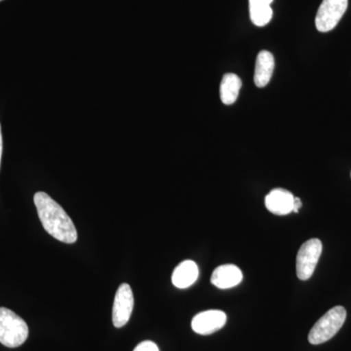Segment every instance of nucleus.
<instances>
[{
    "instance_id": "obj_1",
    "label": "nucleus",
    "mask_w": 351,
    "mask_h": 351,
    "mask_svg": "<svg viewBox=\"0 0 351 351\" xmlns=\"http://www.w3.org/2000/svg\"><path fill=\"white\" fill-rule=\"evenodd\" d=\"M34 201L44 230L59 241L75 243L77 240V230L61 205L43 191L34 195Z\"/></svg>"
},
{
    "instance_id": "obj_2",
    "label": "nucleus",
    "mask_w": 351,
    "mask_h": 351,
    "mask_svg": "<svg viewBox=\"0 0 351 351\" xmlns=\"http://www.w3.org/2000/svg\"><path fill=\"white\" fill-rule=\"evenodd\" d=\"M29 337V327L19 315L6 307H0V343L7 348L22 346Z\"/></svg>"
},
{
    "instance_id": "obj_3",
    "label": "nucleus",
    "mask_w": 351,
    "mask_h": 351,
    "mask_svg": "<svg viewBox=\"0 0 351 351\" xmlns=\"http://www.w3.org/2000/svg\"><path fill=\"white\" fill-rule=\"evenodd\" d=\"M346 311L345 307L338 306L332 307L320 318L311 330L308 335V341L311 345L317 346L326 343L345 324Z\"/></svg>"
},
{
    "instance_id": "obj_4",
    "label": "nucleus",
    "mask_w": 351,
    "mask_h": 351,
    "mask_svg": "<svg viewBox=\"0 0 351 351\" xmlns=\"http://www.w3.org/2000/svg\"><path fill=\"white\" fill-rule=\"evenodd\" d=\"M322 242L317 239L307 240L302 245L295 261V270L299 279L306 281L313 276L322 254Z\"/></svg>"
},
{
    "instance_id": "obj_5",
    "label": "nucleus",
    "mask_w": 351,
    "mask_h": 351,
    "mask_svg": "<svg viewBox=\"0 0 351 351\" xmlns=\"http://www.w3.org/2000/svg\"><path fill=\"white\" fill-rule=\"evenodd\" d=\"M348 0H323L316 14V29L321 32L334 29L348 9Z\"/></svg>"
},
{
    "instance_id": "obj_6",
    "label": "nucleus",
    "mask_w": 351,
    "mask_h": 351,
    "mask_svg": "<svg viewBox=\"0 0 351 351\" xmlns=\"http://www.w3.org/2000/svg\"><path fill=\"white\" fill-rule=\"evenodd\" d=\"M133 307V291L129 284H121L115 294L114 302H113L112 322L114 327L125 326L130 319Z\"/></svg>"
},
{
    "instance_id": "obj_7",
    "label": "nucleus",
    "mask_w": 351,
    "mask_h": 351,
    "mask_svg": "<svg viewBox=\"0 0 351 351\" xmlns=\"http://www.w3.org/2000/svg\"><path fill=\"white\" fill-rule=\"evenodd\" d=\"M226 323V314L223 311L212 309L196 314L191 321V328L196 334L207 336L221 330Z\"/></svg>"
},
{
    "instance_id": "obj_8",
    "label": "nucleus",
    "mask_w": 351,
    "mask_h": 351,
    "mask_svg": "<svg viewBox=\"0 0 351 351\" xmlns=\"http://www.w3.org/2000/svg\"><path fill=\"white\" fill-rule=\"evenodd\" d=\"M295 196L283 189H274L265 196V207L270 213L277 216H285L292 213L294 209Z\"/></svg>"
},
{
    "instance_id": "obj_9",
    "label": "nucleus",
    "mask_w": 351,
    "mask_h": 351,
    "mask_svg": "<svg viewBox=\"0 0 351 351\" xmlns=\"http://www.w3.org/2000/svg\"><path fill=\"white\" fill-rule=\"evenodd\" d=\"M243 279V274L234 265H223L214 270L211 282L219 289H230L239 285Z\"/></svg>"
},
{
    "instance_id": "obj_10",
    "label": "nucleus",
    "mask_w": 351,
    "mask_h": 351,
    "mask_svg": "<svg viewBox=\"0 0 351 351\" xmlns=\"http://www.w3.org/2000/svg\"><path fill=\"white\" fill-rule=\"evenodd\" d=\"M274 57L269 51H261L256 60L255 75H254V82L256 86L263 88L269 84L274 73Z\"/></svg>"
},
{
    "instance_id": "obj_11",
    "label": "nucleus",
    "mask_w": 351,
    "mask_h": 351,
    "mask_svg": "<svg viewBox=\"0 0 351 351\" xmlns=\"http://www.w3.org/2000/svg\"><path fill=\"white\" fill-rule=\"evenodd\" d=\"M197 265L193 261H184L176 267L172 276V282L175 287L186 289L191 287L197 280Z\"/></svg>"
},
{
    "instance_id": "obj_12",
    "label": "nucleus",
    "mask_w": 351,
    "mask_h": 351,
    "mask_svg": "<svg viewBox=\"0 0 351 351\" xmlns=\"http://www.w3.org/2000/svg\"><path fill=\"white\" fill-rule=\"evenodd\" d=\"M242 82L239 75L234 73H226L223 75V80L219 87V95L223 104L226 106L232 105L239 98Z\"/></svg>"
},
{
    "instance_id": "obj_13",
    "label": "nucleus",
    "mask_w": 351,
    "mask_h": 351,
    "mask_svg": "<svg viewBox=\"0 0 351 351\" xmlns=\"http://www.w3.org/2000/svg\"><path fill=\"white\" fill-rule=\"evenodd\" d=\"M250 18L252 23L257 27H265L272 19L274 11L270 5H250Z\"/></svg>"
},
{
    "instance_id": "obj_14",
    "label": "nucleus",
    "mask_w": 351,
    "mask_h": 351,
    "mask_svg": "<svg viewBox=\"0 0 351 351\" xmlns=\"http://www.w3.org/2000/svg\"><path fill=\"white\" fill-rule=\"evenodd\" d=\"M134 351H159V348L154 341H145L138 343Z\"/></svg>"
},
{
    "instance_id": "obj_15",
    "label": "nucleus",
    "mask_w": 351,
    "mask_h": 351,
    "mask_svg": "<svg viewBox=\"0 0 351 351\" xmlns=\"http://www.w3.org/2000/svg\"><path fill=\"white\" fill-rule=\"evenodd\" d=\"M274 0H249V6L250 5H270Z\"/></svg>"
},
{
    "instance_id": "obj_16",
    "label": "nucleus",
    "mask_w": 351,
    "mask_h": 351,
    "mask_svg": "<svg viewBox=\"0 0 351 351\" xmlns=\"http://www.w3.org/2000/svg\"><path fill=\"white\" fill-rule=\"evenodd\" d=\"M302 205V200L300 199L299 197H295L294 209H293V212H295V213H298V212H299V210L301 209Z\"/></svg>"
},
{
    "instance_id": "obj_17",
    "label": "nucleus",
    "mask_w": 351,
    "mask_h": 351,
    "mask_svg": "<svg viewBox=\"0 0 351 351\" xmlns=\"http://www.w3.org/2000/svg\"><path fill=\"white\" fill-rule=\"evenodd\" d=\"M2 149H3V145H2L1 125H0V162H1Z\"/></svg>"
},
{
    "instance_id": "obj_18",
    "label": "nucleus",
    "mask_w": 351,
    "mask_h": 351,
    "mask_svg": "<svg viewBox=\"0 0 351 351\" xmlns=\"http://www.w3.org/2000/svg\"><path fill=\"white\" fill-rule=\"evenodd\" d=\"M0 1H2V0H0Z\"/></svg>"
}]
</instances>
